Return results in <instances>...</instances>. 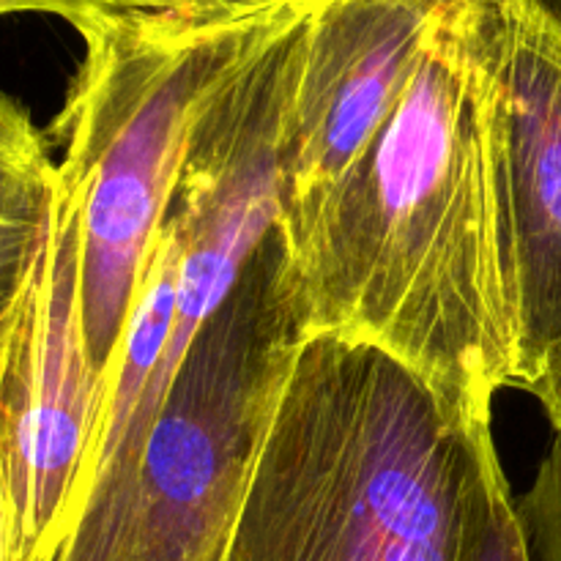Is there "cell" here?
Here are the masks:
<instances>
[{
  "mask_svg": "<svg viewBox=\"0 0 561 561\" xmlns=\"http://www.w3.org/2000/svg\"><path fill=\"white\" fill-rule=\"evenodd\" d=\"M55 14L75 31L104 14H131L129 0H0V16L5 14Z\"/></svg>",
  "mask_w": 561,
  "mask_h": 561,
  "instance_id": "obj_13",
  "label": "cell"
},
{
  "mask_svg": "<svg viewBox=\"0 0 561 561\" xmlns=\"http://www.w3.org/2000/svg\"><path fill=\"white\" fill-rule=\"evenodd\" d=\"M531 394H535L542 403V409H546L548 420H551L553 425V433H561V340L557 348H553V354L548 356L546 370H542L540 381L535 383Z\"/></svg>",
  "mask_w": 561,
  "mask_h": 561,
  "instance_id": "obj_14",
  "label": "cell"
},
{
  "mask_svg": "<svg viewBox=\"0 0 561 561\" xmlns=\"http://www.w3.org/2000/svg\"><path fill=\"white\" fill-rule=\"evenodd\" d=\"M444 0H318L277 137V228L290 233L398 104Z\"/></svg>",
  "mask_w": 561,
  "mask_h": 561,
  "instance_id": "obj_8",
  "label": "cell"
},
{
  "mask_svg": "<svg viewBox=\"0 0 561 561\" xmlns=\"http://www.w3.org/2000/svg\"><path fill=\"white\" fill-rule=\"evenodd\" d=\"M296 3L217 25L104 14L77 31L85 58L53 135L64 146L58 175L80 214L82 332L102 381L168 211L192 110Z\"/></svg>",
  "mask_w": 561,
  "mask_h": 561,
  "instance_id": "obj_3",
  "label": "cell"
},
{
  "mask_svg": "<svg viewBox=\"0 0 561 561\" xmlns=\"http://www.w3.org/2000/svg\"><path fill=\"white\" fill-rule=\"evenodd\" d=\"M518 510L535 561H561V433L553 436L526 496L518 499Z\"/></svg>",
  "mask_w": 561,
  "mask_h": 561,
  "instance_id": "obj_11",
  "label": "cell"
},
{
  "mask_svg": "<svg viewBox=\"0 0 561 561\" xmlns=\"http://www.w3.org/2000/svg\"><path fill=\"white\" fill-rule=\"evenodd\" d=\"M463 561H535L518 499L510 491L493 438L482 447L480 455L474 518H471Z\"/></svg>",
  "mask_w": 561,
  "mask_h": 561,
  "instance_id": "obj_10",
  "label": "cell"
},
{
  "mask_svg": "<svg viewBox=\"0 0 561 561\" xmlns=\"http://www.w3.org/2000/svg\"><path fill=\"white\" fill-rule=\"evenodd\" d=\"M277 225V179L250 146H195L181 159L118 354L58 561H107L124 529L135 469L168 389L247 255Z\"/></svg>",
  "mask_w": 561,
  "mask_h": 561,
  "instance_id": "obj_5",
  "label": "cell"
},
{
  "mask_svg": "<svg viewBox=\"0 0 561 561\" xmlns=\"http://www.w3.org/2000/svg\"><path fill=\"white\" fill-rule=\"evenodd\" d=\"M513 3L561 33V0H513Z\"/></svg>",
  "mask_w": 561,
  "mask_h": 561,
  "instance_id": "obj_15",
  "label": "cell"
},
{
  "mask_svg": "<svg viewBox=\"0 0 561 561\" xmlns=\"http://www.w3.org/2000/svg\"><path fill=\"white\" fill-rule=\"evenodd\" d=\"M58 164L31 115L0 93V321L20 296L47 230Z\"/></svg>",
  "mask_w": 561,
  "mask_h": 561,
  "instance_id": "obj_9",
  "label": "cell"
},
{
  "mask_svg": "<svg viewBox=\"0 0 561 561\" xmlns=\"http://www.w3.org/2000/svg\"><path fill=\"white\" fill-rule=\"evenodd\" d=\"M491 438L387 351L305 334L219 561H463Z\"/></svg>",
  "mask_w": 561,
  "mask_h": 561,
  "instance_id": "obj_2",
  "label": "cell"
},
{
  "mask_svg": "<svg viewBox=\"0 0 561 561\" xmlns=\"http://www.w3.org/2000/svg\"><path fill=\"white\" fill-rule=\"evenodd\" d=\"M0 561H11V548H9V518H5L3 485H0Z\"/></svg>",
  "mask_w": 561,
  "mask_h": 561,
  "instance_id": "obj_16",
  "label": "cell"
},
{
  "mask_svg": "<svg viewBox=\"0 0 561 561\" xmlns=\"http://www.w3.org/2000/svg\"><path fill=\"white\" fill-rule=\"evenodd\" d=\"M131 14H153L168 20L195 22V25H217V22H239L252 16L272 14L296 0H129Z\"/></svg>",
  "mask_w": 561,
  "mask_h": 561,
  "instance_id": "obj_12",
  "label": "cell"
},
{
  "mask_svg": "<svg viewBox=\"0 0 561 561\" xmlns=\"http://www.w3.org/2000/svg\"><path fill=\"white\" fill-rule=\"evenodd\" d=\"M301 337L290 252L274 225L170 383L107 561H219Z\"/></svg>",
  "mask_w": 561,
  "mask_h": 561,
  "instance_id": "obj_4",
  "label": "cell"
},
{
  "mask_svg": "<svg viewBox=\"0 0 561 561\" xmlns=\"http://www.w3.org/2000/svg\"><path fill=\"white\" fill-rule=\"evenodd\" d=\"M104 381L80 310V214L58 175L20 296L0 321V485L11 561H58L96 436Z\"/></svg>",
  "mask_w": 561,
  "mask_h": 561,
  "instance_id": "obj_6",
  "label": "cell"
},
{
  "mask_svg": "<svg viewBox=\"0 0 561 561\" xmlns=\"http://www.w3.org/2000/svg\"><path fill=\"white\" fill-rule=\"evenodd\" d=\"M493 124L482 0H444L378 135L283 233L305 334L387 351L482 425L515 387Z\"/></svg>",
  "mask_w": 561,
  "mask_h": 561,
  "instance_id": "obj_1",
  "label": "cell"
},
{
  "mask_svg": "<svg viewBox=\"0 0 561 561\" xmlns=\"http://www.w3.org/2000/svg\"><path fill=\"white\" fill-rule=\"evenodd\" d=\"M496 82L499 222L515 327V387L531 392L561 340V33L482 0Z\"/></svg>",
  "mask_w": 561,
  "mask_h": 561,
  "instance_id": "obj_7",
  "label": "cell"
}]
</instances>
